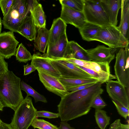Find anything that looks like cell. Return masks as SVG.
Listing matches in <instances>:
<instances>
[{
    "label": "cell",
    "mask_w": 129,
    "mask_h": 129,
    "mask_svg": "<svg viewBox=\"0 0 129 129\" xmlns=\"http://www.w3.org/2000/svg\"><path fill=\"white\" fill-rule=\"evenodd\" d=\"M99 81L85 89L69 92L61 98L57 106L61 121H69L87 114L95 98L103 91Z\"/></svg>",
    "instance_id": "cell-1"
},
{
    "label": "cell",
    "mask_w": 129,
    "mask_h": 129,
    "mask_svg": "<svg viewBox=\"0 0 129 129\" xmlns=\"http://www.w3.org/2000/svg\"><path fill=\"white\" fill-rule=\"evenodd\" d=\"M21 79L8 70L0 76V99L5 107L15 111L24 99Z\"/></svg>",
    "instance_id": "cell-2"
},
{
    "label": "cell",
    "mask_w": 129,
    "mask_h": 129,
    "mask_svg": "<svg viewBox=\"0 0 129 129\" xmlns=\"http://www.w3.org/2000/svg\"><path fill=\"white\" fill-rule=\"evenodd\" d=\"M31 2V0H14L8 13L2 20L4 28L17 33L19 26L30 12Z\"/></svg>",
    "instance_id": "cell-3"
},
{
    "label": "cell",
    "mask_w": 129,
    "mask_h": 129,
    "mask_svg": "<svg viewBox=\"0 0 129 129\" xmlns=\"http://www.w3.org/2000/svg\"><path fill=\"white\" fill-rule=\"evenodd\" d=\"M37 110L34 107L31 99L26 96L15 110L11 123L13 129H28L36 117Z\"/></svg>",
    "instance_id": "cell-4"
},
{
    "label": "cell",
    "mask_w": 129,
    "mask_h": 129,
    "mask_svg": "<svg viewBox=\"0 0 129 129\" xmlns=\"http://www.w3.org/2000/svg\"><path fill=\"white\" fill-rule=\"evenodd\" d=\"M93 41L100 42L113 48H125L129 42L117 26L111 25L101 27Z\"/></svg>",
    "instance_id": "cell-5"
},
{
    "label": "cell",
    "mask_w": 129,
    "mask_h": 129,
    "mask_svg": "<svg viewBox=\"0 0 129 129\" xmlns=\"http://www.w3.org/2000/svg\"><path fill=\"white\" fill-rule=\"evenodd\" d=\"M83 12L86 22L101 27L111 25L100 0H83Z\"/></svg>",
    "instance_id": "cell-6"
},
{
    "label": "cell",
    "mask_w": 129,
    "mask_h": 129,
    "mask_svg": "<svg viewBox=\"0 0 129 129\" xmlns=\"http://www.w3.org/2000/svg\"><path fill=\"white\" fill-rule=\"evenodd\" d=\"M125 48H120L116 53L114 69L117 81L127 90L129 85L128 45Z\"/></svg>",
    "instance_id": "cell-7"
},
{
    "label": "cell",
    "mask_w": 129,
    "mask_h": 129,
    "mask_svg": "<svg viewBox=\"0 0 129 129\" xmlns=\"http://www.w3.org/2000/svg\"><path fill=\"white\" fill-rule=\"evenodd\" d=\"M46 58L58 71L61 77L66 78L86 79L93 78L74 64L63 60L49 57Z\"/></svg>",
    "instance_id": "cell-8"
},
{
    "label": "cell",
    "mask_w": 129,
    "mask_h": 129,
    "mask_svg": "<svg viewBox=\"0 0 129 129\" xmlns=\"http://www.w3.org/2000/svg\"><path fill=\"white\" fill-rule=\"evenodd\" d=\"M36 69L38 72L40 80L49 91L61 98L69 92L58 78L48 74L41 69Z\"/></svg>",
    "instance_id": "cell-9"
},
{
    "label": "cell",
    "mask_w": 129,
    "mask_h": 129,
    "mask_svg": "<svg viewBox=\"0 0 129 129\" xmlns=\"http://www.w3.org/2000/svg\"><path fill=\"white\" fill-rule=\"evenodd\" d=\"M106 90L112 100L116 101L129 109L128 92L117 81L110 80L106 82Z\"/></svg>",
    "instance_id": "cell-10"
},
{
    "label": "cell",
    "mask_w": 129,
    "mask_h": 129,
    "mask_svg": "<svg viewBox=\"0 0 129 129\" xmlns=\"http://www.w3.org/2000/svg\"><path fill=\"white\" fill-rule=\"evenodd\" d=\"M19 42L16 40L13 32L4 31L0 34V55L9 59L14 55Z\"/></svg>",
    "instance_id": "cell-11"
},
{
    "label": "cell",
    "mask_w": 129,
    "mask_h": 129,
    "mask_svg": "<svg viewBox=\"0 0 129 129\" xmlns=\"http://www.w3.org/2000/svg\"><path fill=\"white\" fill-rule=\"evenodd\" d=\"M68 42L66 33L65 34L55 43L47 46L46 55L55 59L68 58L69 55L68 49Z\"/></svg>",
    "instance_id": "cell-12"
},
{
    "label": "cell",
    "mask_w": 129,
    "mask_h": 129,
    "mask_svg": "<svg viewBox=\"0 0 129 129\" xmlns=\"http://www.w3.org/2000/svg\"><path fill=\"white\" fill-rule=\"evenodd\" d=\"M115 48L99 45L95 48L86 50L87 55L90 61L98 62H106L109 64L114 59Z\"/></svg>",
    "instance_id": "cell-13"
},
{
    "label": "cell",
    "mask_w": 129,
    "mask_h": 129,
    "mask_svg": "<svg viewBox=\"0 0 129 129\" xmlns=\"http://www.w3.org/2000/svg\"><path fill=\"white\" fill-rule=\"evenodd\" d=\"M60 17L66 24L72 25L78 29L86 22L83 12L78 11L63 5H61Z\"/></svg>",
    "instance_id": "cell-14"
},
{
    "label": "cell",
    "mask_w": 129,
    "mask_h": 129,
    "mask_svg": "<svg viewBox=\"0 0 129 129\" xmlns=\"http://www.w3.org/2000/svg\"><path fill=\"white\" fill-rule=\"evenodd\" d=\"M31 64L36 69H41L54 76L58 78L61 77L58 71L46 57L44 54L42 55L39 52L34 54Z\"/></svg>",
    "instance_id": "cell-15"
},
{
    "label": "cell",
    "mask_w": 129,
    "mask_h": 129,
    "mask_svg": "<svg viewBox=\"0 0 129 129\" xmlns=\"http://www.w3.org/2000/svg\"><path fill=\"white\" fill-rule=\"evenodd\" d=\"M102 5L111 25L117 26L118 11L121 8L122 0H100Z\"/></svg>",
    "instance_id": "cell-16"
},
{
    "label": "cell",
    "mask_w": 129,
    "mask_h": 129,
    "mask_svg": "<svg viewBox=\"0 0 129 129\" xmlns=\"http://www.w3.org/2000/svg\"><path fill=\"white\" fill-rule=\"evenodd\" d=\"M67 26L66 24L60 17L54 19L49 30L47 46L55 43L66 33Z\"/></svg>",
    "instance_id": "cell-17"
},
{
    "label": "cell",
    "mask_w": 129,
    "mask_h": 129,
    "mask_svg": "<svg viewBox=\"0 0 129 129\" xmlns=\"http://www.w3.org/2000/svg\"><path fill=\"white\" fill-rule=\"evenodd\" d=\"M17 33L30 41L35 40L37 34L36 26L30 15L27 16L23 20L18 27Z\"/></svg>",
    "instance_id": "cell-18"
},
{
    "label": "cell",
    "mask_w": 129,
    "mask_h": 129,
    "mask_svg": "<svg viewBox=\"0 0 129 129\" xmlns=\"http://www.w3.org/2000/svg\"><path fill=\"white\" fill-rule=\"evenodd\" d=\"M29 11L36 27H46V18L42 5L36 0H31Z\"/></svg>",
    "instance_id": "cell-19"
},
{
    "label": "cell",
    "mask_w": 129,
    "mask_h": 129,
    "mask_svg": "<svg viewBox=\"0 0 129 129\" xmlns=\"http://www.w3.org/2000/svg\"><path fill=\"white\" fill-rule=\"evenodd\" d=\"M121 17L117 26L125 39L129 41V0H122Z\"/></svg>",
    "instance_id": "cell-20"
},
{
    "label": "cell",
    "mask_w": 129,
    "mask_h": 129,
    "mask_svg": "<svg viewBox=\"0 0 129 129\" xmlns=\"http://www.w3.org/2000/svg\"><path fill=\"white\" fill-rule=\"evenodd\" d=\"M91 61L94 68V71L98 74L99 81L102 84L109 80L116 78L115 76L111 74L110 67L108 62Z\"/></svg>",
    "instance_id": "cell-21"
},
{
    "label": "cell",
    "mask_w": 129,
    "mask_h": 129,
    "mask_svg": "<svg viewBox=\"0 0 129 129\" xmlns=\"http://www.w3.org/2000/svg\"><path fill=\"white\" fill-rule=\"evenodd\" d=\"M101 27L98 25L86 22L79 30L83 40L90 41H93Z\"/></svg>",
    "instance_id": "cell-22"
},
{
    "label": "cell",
    "mask_w": 129,
    "mask_h": 129,
    "mask_svg": "<svg viewBox=\"0 0 129 129\" xmlns=\"http://www.w3.org/2000/svg\"><path fill=\"white\" fill-rule=\"evenodd\" d=\"M68 48L69 52V58L90 61L88 57L86 50L80 46L74 41H69Z\"/></svg>",
    "instance_id": "cell-23"
},
{
    "label": "cell",
    "mask_w": 129,
    "mask_h": 129,
    "mask_svg": "<svg viewBox=\"0 0 129 129\" xmlns=\"http://www.w3.org/2000/svg\"><path fill=\"white\" fill-rule=\"evenodd\" d=\"M49 30L46 27L39 28L37 37L34 40L36 48L41 52L45 53L49 39Z\"/></svg>",
    "instance_id": "cell-24"
},
{
    "label": "cell",
    "mask_w": 129,
    "mask_h": 129,
    "mask_svg": "<svg viewBox=\"0 0 129 129\" xmlns=\"http://www.w3.org/2000/svg\"><path fill=\"white\" fill-rule=\"evenodd\" d=\"M58 79L67 90L82 85L94 83L99 81L98 80L94 78L86 79L66 78L61 77L58 78Z\"/></svg>",
    "instance_id": "cell-25"
},
{
    "label": "cell",
    "mask_w": 129,
    "mask_h": 129,
    "mask_svg": "<svg viewBox=\"0 0 129 129\" xmlns=\"http://www.w3.org/2000/svg\"><path fill=\"white\" fill-rule=\"evenodd\" d=\"M20 86L21 90L25 91L27 94V96H30L33 97L35 103L40 101L45 103L47 101L46 98L36 91L29 85L25 83L23 81H21Z\"/></svg>",
    "instance_id": "cell-26"
},
{
    "label": "cell",
    "mask_w": 129,
    "mask_h": 129,
    "mask_svg": "<svg viewBox=\"0 0 129 129\" xmlns=\"http://www.w3.org/2000/svg\"><path fill=\"white\" fill-rule=\"evenodd\" d=\"M104 110H95L94 116L96 123L100 129H105L110 124V118Z\"/></svg>",
    "instance_id": "cell-27"
},
{
    "label": "cell",
    "mask_w": 129,
    "mask_h": 129,
    "mask_svg": "<svg viewBox=\"0 0 129 129\" xmlns=\"http://www.w3.org/2000/svg\"><path fill=\"white\" fill-rule=\"evenodd\" d=\"M14 56L16 60L20 62L26 63L31 60L32 56L22 43L16 49Z\"/></svg>",
    "instance_id": "cell-28"
},
{
    "label": "cell",
    "mask_w": 129,
    "mask_h": 129,
    "mask_svg": "<svg viewBox=\"0 0 129 129\" xmlns=\"http://www.w3.org/2000/svg\"><path fill=\"white\" fill-rule=\"evenodd\" d=\"M31 125L34 129H58L57 126L44 119H39L37 117L34 119Z\"/></svg>",
    "instance_id": "cell-29"
},
{
    "label": "cell",
    "mask_w": 129,
    "mask_h": 129,
    "mask_svg": "<svg viewBox=\"0 0 129 129\" xmlns=\"http://www.w3.org/2000/svg\"><path fill=\"white\" fill-rule=\"evenodd\" d=\"M61 5H63L76 11L82 12L83 4V0H60Z\"/></svg>",
    "instance_id": "cell-30"
},
{
    "label": "cell",
    "mask_w": 129,
    "mask_h": 129,
    "mask_svg": "<svg viewBox=\"0 0 129 129\" xmlns=\"http://www.w3.org/2000/svg\"><path fill=\"white\" fill-rule=\"evenodd\" d=\"M57 59L63 60L72 63L75 65L84 67L94 71V68L91 61L79 60L73 58H61Z\"/></svg>",
    "instance_id": "cell-31"
},
{
    "label": "cell",
    "mask_w": 129,
    "mask_h": 129,
    "mask_svg": "<svg viewBox=\"0 0 129 129\" xmlns=\"http://www.w3.org/2000/svg\"><path fill=\"white\" fill-rule=\"evenodd\" d=\"M112 101L116 107L119 114L125 119H127L129 115V109L126 108L116 101L112 100Z\"/></svg>",
    "instance_id": "cell-32"
},
{
    "label": "cell",
    "mask_w": 129,
    "mask_h": 129,
    "mask_svg": "<svg viewBox=\"0 0 129 129\" xmlns=\"http://www.w3.org/2000/svg\"><path fill=\"white\" fill-rule=\"evenodd\" d=\"M14 0H0V7L4 17L8 13Z\"/></svg>",
    "instance_id": "cell-33"
},
{
    "label": "cell",
    "mask_w": 129,
    "mask_h": 129,
    "mask_svg": "<svg viewBox=\"0 0 129 129\" xmlns=\"http://www.w3.org/2000/svg\"><path fill=\"white\" fill-rule=\"evenodd\" d=\"M36 116L37 117L46 118L49 119L58 118L59 117V113H54L48 111H37Z\"/></svg>",
    "instance_id": "cell-34"
},
{
    "label": "cell",
    "mask_w": 129,
    "mask_h": 129,
    "mask_svg": "<svg viewBox=\"0 0 129 129\" xmlns=\"http://www.w3.org/2000/svg\"><path fill=\"white\" fill-rule=\"evenodd\" d=\"M100 95L97 96L92 103L91 107L94 108L95 110L102 109L107 105L102 98Z\"/></svg>",
    "instance_id": "cell-35"
},
{
    "label": "cell",
    "mask_w": 129,
    "mask_h": 129,
    "mask_svg": "<svg viewBox=\"0 0 129 129\" xmlns=\"http://www.w3.org/2000/svg\"><path fill=\"white\" fill-rule=\"evenodd\" d=\"M0 55V76L9 70L8 63Z\"/></svg>",
    "instance_id": "cell-36"
},
{
    "label": "cell",
    "mask_w": 129,
    "mask_h": 129,
    "mask_svg": "<svg viewBox=\"0 0 129 129\" xmlns=\"http://www.w3.org/2000/svg\"><path fill=\"white\" fill-rule=\"evenodd\" d=\"M94 83H88L82 85L75 87L67 89V90L68 92H74L81 90L91 86Z\"/></svg>",
    "instance_id": "cell-37"
},
{
    "label": "cell",
    "mask_w": 129,
    "mask_h": 129,
    "mask_svg": "<svg viewBox=\"0 0 129 129\" xmlns=\"http://www.w3.org/2000/svg\"><path fill=\"white\" fill-rule=\"evenodd\" d=\"M23 67L24 75H28L36 70L34 66L31 64H29L27 63L26 65H24Z\"/></svg>",
    "instance_id": "cell-38"
},
{
    "label": "cell",
    "mask_w": 129,
    "mask_h": 129,
    "mask_svg": "<svg viewBox=\"0 0 129 129\" xmlns=\"http://www.w3.org/2000/svg\"><path fill=\"white\" fill-rule=\"evenodd\" d=\"M75 66L77 67L82 69L83 71H85L90 75L93 78L97 79L99 81V77L98 74L94 71L76 65Z\"/></svg>",
    "instance_id": "cell-39"
},
{
    "label": "cell",
    "mask_w": 129,
    "mask_h": 129,
    "mask_svg": "<svg viewBox=\"0 0 129 129\" xmlns=\"http://www.w3.org/2000/svg\"><path fill=\"white\" fill-rule=\"evenodd\" d=\"M58 129H76L71 127L67 121H61Z\"/></svg>",
    "instance_id": "cell-40"
},
{
    "label": "cell",
    "mask_w": 129,
    "mask_h": 129,
    "mask_svg": "<svg viewBox=\"0 0 129 129\" xmlns=\"http://www.w3.org/2000/svg\"><path fill=\"white\" fill-rule=\"evenodd\" d=\"M120 125L119 122L117 120H115L110 125L108 129H117Z\"/></svg>",
    "instance_id": "cell-41"
},
{
    "label": "cell",
    "mask_w": 129,
    "mask_h": 129,
    "mask_svg": "<svg viewBox=\"0 0 129 129\" xmlns=\"http://www.w3.org/2000/svg\"><path fill=\"white\" fill-rule=\"evenodd\" d=\"M0 129H13L10 124H7L2 122Z\"/></svg>",
    "instance_id": "cell-42"
},
{
    "label": "cell",
    "mask_w": 129,
    "mask_h": 129,
    "mask_svg": "<svg viewBox=\"0 0 129 129\" xmlns=\"http://www.w3.org/2000/svg\"><path fill=\"white\" fill-rule=\"evenodd\" d=\"M128 122L127 124H124L121 123L117 129H129V124Z\"/></svg>",
    "instance_id": "cell-43"
},
{
    "label": "cell",
    "mask_w": 129,
    "mask_h": 129,
    "mask_svg": "<svg viewBox=\"0 0 129 129\" xmlns=\"http://www.w3.org/2000/svg\"><path fill=\"white\" fill-rule=\"evenodd\" d=\"M4 107H5V105L0 99V111H2Z\"/></svg>",
    "instance_id": "cell-44"
},
{
    "label": "cell",
    "mask_w": 129,
    "mask_h": 129,
    "mask_svg": "<svg viewBox=\"0 0 129 129\" xmlns=\"http://www.w3.org/2000/svg\"><path fill=\"white\" fill-rule=\"evenodd\" d=\"M2 24V20L0 17V34L1 33Z\"/></svg>",
    "instance_id": "cell-45"
},
{
    "label": "cell",
    "mask_w": 129,
    "mask_h": 129,
    "mask_svg": "<svg viewBox=\"0 0 129 129\" xmlns=\"http://www.w3.org/2000/svg\"><path fill=\"white\" fill-rule=\"evenodd\" d=\"M2 122L3 121L1 120L0 119V126H1V124H2Z\"/></svg>",
    "instance_id": "cell-46"
}]
</instances>
